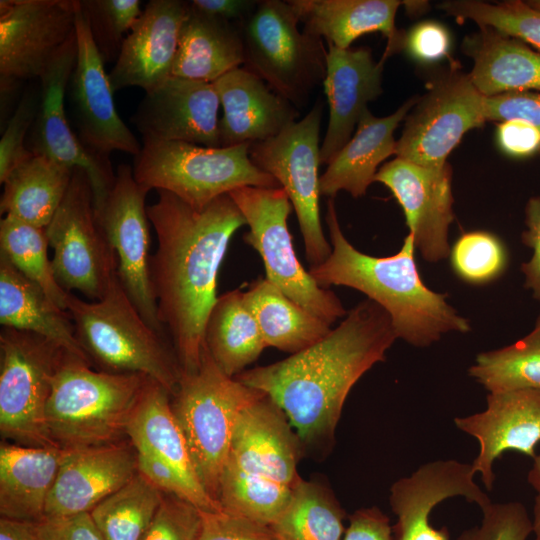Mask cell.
<instances>
[{
	"label": "cell",
	"instance_id": "cell-41",
	"mask_svg": "<svg viewBox=\"0 0 540 540\" xmlns=\"http://www.w3.org/2000/svg\"><path fill=\"white\" fill-rule=\"evenodd\" d=\"M457 20L489 26L540 50V10L527 2L512 0L491 4L477 0H453L438 6Z\"/></svg>",
	"mask_w": 540,
	"mask_h": 540
},
{
	"label": "cell",
	"instance_id": "cell-53",
	"mask_svg": "<svg viewBox=\"0 0 540 540\" xmlns=\"http://www.w3.org/2000/svg\"><path fill=\"white\" fill-rule=\"evenodd\" d=\"M496 140L500 149L511 157L525 158L540 153V133L519 120L500 122Z\"/></svg>",
	"mask_w": 540,
	"mask_h": 540
},
{
	"label": "cell",
	"instance_id": "cell-1",
	"mask_svg": "<svg viewBox=\"0 0 540 540\" xmlns=\"http://www.w3.org/2000/svg\"><path fill=\"white\" fill-rule=\"evenodd\" d=\"M158 194L147 206L158 241L149 259L150 280L181 373H192L205 350V324L218 298L219 269L232 236L246 221L229 194L202 208L167 191Z\"/></svg>",
	"mask_w": 540,
	"mask_h": 540
},
{
	"label": "cell",
	"instance_id": "cell-6",
	"mask_svg": "<svg viewBox=\"0 0 540 540\" xmlns=\"http://www.w3.org/2000/svg\"><path fill=\"white\" fill-rule=\"evenodd\" d=\"M261 394L226 375L206 347L200 367L192 373H181L172 395V410L185 437L196 475L216 502L238 417Z\"/></svg>",
	"mask_w": 540,
	"mask_h": 540
},
{
	"label": "cell",
	"instance_id": "cell-34",
	"mask_svg": "<svg viewBox=\"0 0 540 540\" xmlns=\"http://www.w3.org/2000/svg\"><path fill=\"white\" fill-rule=\"evenodd\" d=\"M74 169L33 153L4 181L0 212L45 229L64 199Z\"/></svg>",
	"mask_w": 540,
	"mask_h": 540
},
{
	"label": "cell",
	"instance_id": "cell-36",
	"mask_svg": "<svg viewBox=\"0 0 540 540\" xmlns=\"http://www.w3.org/2000/svg\"><path fill=\"white\" fill-rule=\"evenodd\" d=\"M204 344L217 366L232 378L267 347L243 291L235 289L218 296L205 324Z\"/></svg>",
	"mask_w": 540,
	"mask_h": 540
},
{
	"label": "cell",
	"instance_id": "cell-27",
	"mask_svg": "<svg viewBox=\"0 0 540 540\" xmlns=\"http://www.w3.org/2000/svg\"><path fill=\"white\" fill-rule=\"evenodd\" d=\"M418 96L404 102L394 113L385 117L374 116L366 108L357 123L351 139L327 165L320 176L321 196L334 198L346 191L353 198L366 194L374 182L378 166L389 156L395 155L394 131L414 106Z\"/></svg>",
	"mask_w": 540,
	"mask_h": 540
},
{
	"label": "cell",
	"instance_id": "cell-17",
	"mask_svg": "<svg viewBox=\"0 0 540 540\" xmlns=\"http://www.w3.org/2000/svg\"><path fill=\"white\" fill-rule=\"evenodd\" d=\"M302 447L285 413L262 393L240 413L221 475L293 488Z\"/></svg>",
	"mask_w": 540,
	"mask_h": 540
},
{
	"label": "cell",
	"instance_id": "cell-9",
	"mask_svg": "<svg viewBox=\"0 0 540 540\" xmlns=\"http://www.w3.org/2000/svg\"><path fill=\"white\" fill-rule=\"evenodd\" d=\"M249 231L243 240L260 255L266 277L290 299L332 325L347 314L330 289L320 287L297 258L288 217L292 204L282 188L244 186L229 193Z\"/></svg>",
	"mask_w": 540,
	"mask_h": 540
},
{
	"label": "cell",
	"instance_id": "cell-2",
	"mask_svg": "<svg viewBox=\"0 0 540 540\" xmlns=\"http://www.w3.org/2000/svg\"><path fill=\"white\" fill-rule=\"evenodd\" d=\"M397 339L388 313L365 299L310 347L235 378L272 399L302 444L331 441L345 400L356 382L385 359Z\"/></svg>",
	"mask_w": 540,
	"mask_h": 540
},
{
	"label": "cell",
	"instance_id": "cell-11",
	"mask_svg": "<svg viewBox=\"0 0 540 540\" xmlns=\"http://www.w3.org/2000/svg\"><path fill=\"white\" fill-rule=\"evenodd\" d=\"M324 103L320 97L299 121L279 135L251 143L249 157L270 174L287 194L297 216L305 254L311 266L331 254L320 217V128Z\"/></svg>",
	"mask_w": 540,
	"mask_h": 540
},
{
	"label": "cell",
	"instance_id": "cell-54",
	"mask_svg": "<svg viewBox=\"0 0 540 540\" xmlns=\"http://www.w3.org/2000/svg\"><path fill=\"white\" fill-rule=\"evenodd\" d=\"M344 540H393L388 516L376 506L356 510L349 516Z\"/></svg>",
	"mask_w": 540,
	"mask_h": 540
},
{
	"label": "cell",
	"instance_id": "cell-23",
	"mask_svg": "<svg viewBox=\"0 0 540 540\" xmlns=\"http://www.w3.org/2000/svg\"><path fill=\"white\" fill-rule=\"evenodd\" d=\"M455 425L479 443V453L471 463L480 472L484 486L491 490L495 480L493 463L508 450L536 456L540 442V389L489 393L484 411L456 417Z\"/></svg>",
	"mask_w": 540,
	"mask_h": 540
},
{
	"label": "cell",
	"instance_id": "cell-25",
	"mask_svg": "<svg viewBox=\"0 0 540 540\" xmlns=\"http://www.w3.org/2000/svg\"><path fill=\"white\" fill-rule=\"evenodd\" d=\"M323 81L329 121L320 146V163L328 165L351 139L362 112L382 93L385 59L375 62L368 47L340 49L327 44Z\"/></svg>",
	"mask_w": 540,
	"mask_h": 540
},
{
	"label": "cell",
	"instance_id": "cell-45",
	"mask_svg": "<svg viewBox=\"0 0 540 540\" xmlns=\"http://www.w3.org/2000/svg\"><path fill=\"white\" fill-rule=\"evenodd\" d=\"M201 524V509L167 494L141 540H197Z\"/></svg>",
	"mask_w": 540,
	"mask_h": 540
},
{
	"label": "cell",
	"instance_id": "cell-8",
	"mask_svg": "<svg viewBox=\"0 0 540 540\" xmlns=\"http://www.w3.org/2000/svg\"><path fill=\"white\" fill-rule=\"evenodd\" d=\"M290 1L259 0L241 28L245 69L297 109L307 105L326 76L323 41L298 28Z\"/></svg>",
	"mask_w": 540,
	"mask_h": 540
},
{
	"label": "cell",
	"instance_id": "cell-4",
	"mask_svg": "<svg viewBox=\"0 0 540 540\" xmlns=\"http://www.w3.org/2000/svg\"><path fill=\"white\" fill-rule=\"evenodd\" d=\"M68 352L52 382L45 422L52 443L73 450L119 442L148 377L90 368Z\"/></svg>",
	"mask_w": 540,
	"mask_h": 540
},
{
	"label": "cell",
	"instance_id": "cell-43",
	"mask_svg": "<svg viewBox=\"0 0 540 540\" xmlns=\"http://www.w3.org/2000/svg\"><path fill=\"white\" fill-rule=\"evenodd\" d=\"M139 0H80L104 64L117 59L124 36L141 16Z\"/></svg>",
	"mask_w": 540,
	"mask_h": 540
},
{
	"label": "cell",
	"instance_id": "cell-20",
	"mask_svg": "<svg viewBox=\"0 0 540 540\" xmlns=\"http://www.w3.org/2000/svg\"><path fill=\"white\" fill-rule=\"evenodd\" d=\"M471 464L456 460H437L420 466L410 476L395 481L389 503L396 522L393 540H450L446 526L430 523L433 508L445 499L462 496L481 510L492 502L474 481Z\"/></svg>",
	"mask_w": 540,
	"mask_h": 540
},
{
	"label": "cell",
	"instance_id": "cell-37",
	"mask_svg": "<svg viewBox=\"0 0 540 540\" xmlns=\"http://www.w3.org/2000/svg\"><path fill=\"white\" fill-rule=\"evenodd\" d=\"M344 519L345 511L329 488L300 478L270 526L280 540H341Z\"/></svg>",
	"mask_w": 540,
	"mask_h": 540
},
{
	"label": "cell",
	"instance_id": "cell-16",
	"mask_svg": "<svg viewBox=\"0 0 540 540\" xmlns=\"http://www.w3.org/2000/svg\"><path fill=\"white\" fill-rule=\"evenodd\" d=\"M76 59L75 33L39 78V108L30 150L68 167L83 169L89 177L95 208L99 212L113 187L115 174L110 160L86 149L67 121L65 95Z\"/></svg>",
	"mask_w": 540,
	"mask_h": 540
},
{
	"label": "cell",
	"instance_id": "cell-38",
	"mask_svg": "<svg viewBox=\"0 0 540 540\" xmlns=\"http://www.w3.org/2000/svg\"><path fill=\"white\" fill-rule=\"evenodd\" d=\"M164 496L137 472L89 513L104 540H141Z\"/></svg>",
	"mask_w": 540,
	"mask_h": 540
},
{
	"label": "cell",
	"instance_id": "cell-10",
	"mask_svg": "<svg viewBox=\"0 0 540 540\" xmlns=\"http://www.w3.org/2000/svg\"><path fill=\"white\" fill-rule=\"evenodd\" d=\"M58 284L90 301L104 297L117 275L118 261L100 223L87 173L75 168L69 188L45 228Z\"/></svg>",
	"mask_w": 540,
	"mask_h": 540
},
{
	"label": "cell",
	"instance_id": "cell-3",
	"mask_svg": "<svg viewBox=\"0 0 540 540\" xmlns=\"http://www.w3.org/2000/svg\"><path fill=\"white\" fill-rule=\"evenodd\" d=\"M326 224L331 254L309 273L322 288L346 286L364 293L390 316L397 338L417 347L428 346L449 332L465 333L468 321L446 301V294L429 289L414 258L411 234L391 256L376 257L357 250L343 234L332 198Z\"/></svg>",
	"mask_w": 540,
	"mask_h": 540
},
{
	"label": "cell",
	"instance_id": "cell-39",
	"mask_svg": "<svg viewBox=\"0 0 540 540\" xmlns=\"http://www.w3.org/2000/svg\"><path fill=\"white\" fill-rule=\"evenodd\" d=\"M469 375L489 393L540 389V315L534 329L516 343L480 353Z\"/></svg>",
	"mask_w": 540,
	"mask_h": 540
},
{
	"label": "cell",
	"instance_id": "cell-42",
	"mask_svg": "<svg viewBox=\"0 0 540 540\" xmlns=\"http://www.w3.org/2000/svg\"><path fill=\"white\" fill-rule=\"evenodd\" d=\"M454 272L471 284H485L500 277L508 264V252L496 235L487 231L462 234L450 250Z\"/></svg>",
	"mask_w": 540,
	"mask_h": 540
},
{
	"label": "cell",
	"instance_id": "cell-35",
	"mask_svg": "<svg viewBox=\"0 0 540 540\" xmlns=\"http://www.w3.org/2000/svg\"><path fill=\"white\" fill-rule=\"evenodd\" d=\"M267 347L295 354L320 341L331 325L290 299L267 278H258L243 291Z\"/></svg>",
	"mask_w": 540,
	"mask_h": 540
},
{
	"label": "cell",
	"instance_id": "cell-44",
	"mask_svg": "<svg viewBox=\"0 0 540 540\" xmlns=\"http://www.w3.org/2000/svg\"><path fill=\"white\" fill-rule=\"evenodd\" d=\"M480 526L463 531L457 540H526L532 519L520 502L491 503L482 510Z\"/></svg>",
	"mask_w": 540,
	"mask_h": 540
},
{
	"label": "cell",
	"instance_id": "cell-29",
	"mask_svg": "<svg viewBox=\"0 0 540 540\" xmlns=\"http://www.w3.org/2000/svg\"><path fill=\"white\" fill-rule=\"evenodd\" d=\"M66 449L4 442L0 446L1 517L39 522Z\"/></svg>",
	"mask_w": 540,
	"mask_h": 540
},
{
	"label": "cell",
	"instance_id": "cell-15",
	"mask_svg": "<svg viewBox=\"0 0 540 540\" xmlns=\"http://www.w3.org/2000/svg\"><path fill=\"white\" fill-rule=\"evenodd\" d=\"M150 190L139 184L129 165L117 168L113 187L97 213L116 253L120 283L143 319L157 332L166 329L158 317L149 259V218L145 199Z\"/></svg>",
	"mask_w": 540,
	"mask_h": 540
},
{
	"label": "cell",
	"instance_id": "cell-24",
	"mask_svg": "<svg viewBox=\"0 0 540 540\" xmlns=\"http://www.w3.org/2000/svg\"><path fill=\"white\" fill-rule=\"evenodd\" d=\"M138 472L133 445L115 442L67 450L48 496L44 518L90 512Z\"/></svg>",
	"mask_w": 540,
	"mask_h": 540
},
{
	"label": "cell",
	"instance_id": "cell-19",
	"mask_svg": "<svg viewBox=\"0 0 540 540\" xmlns=\"http://www.w3.org/2000/svg\"><path fill=\"white\" fill-rule=\"evenodd\" d=\"M374 181L385 185L401 205L422 257L428 262L445 259L454 219L450 164L426 167L396 157L378 169Z\"/></svg>",
	"mask_w": 540,
	"mask_h": 540
},
{
	"label": "cell",
	"instance_id": "cell-33",
	"mask_svg": "<svg viewBox=\"0 0 540 540\" xmlns=\"http://www.w3.org/2000/svg\"><path fill=\"white\" fill-rule=\"evenodd\" d=\"M243 63L240 25L199 13L189 4L172 76L213 83Z\"/></svg>",
	"mask_w": 540,
	"mask_h": 540
},
{
	"label": "cell",
	"instance_id": "cell-46",
	"mask_svg": "<svg viewBox=\"0 0 540 540\" xmlns=\"http://www.w3.org/2000/svg\"><path fill=\"white\" fill-rule=\"evenodd\" d=\"M38 108L39 99L35 98L33 93L26 92L4 129L0 140L1 184L34 153L26 147L25 139L30 126L35 122Z\"/></svg>",
	"mask_w": 540,
	"mask_h": 540
},
{
	"label": "cell",
	"instance_id": "cell-50",
	"mask_svg": "<svg viewBox=\"0 0 540 540\" xmlns=\"http://www.w3.org/2000/svg\"><path fill=\"white\" fill-rule=\"evenodd\" d=\"M137 452L138 472L163 493L186 500L202 511H208L203 500L168 464L147 452Z\"/></svg>",
	"mask_w": 540,
	"mask_h": 540
},
{
	"label": "cell",
	"instance_id": "cell-14",
	"mask_svg": "<svg viewBox=\"0 0 540 540\" xmlns=\"http://www.w3.org/2000/svg\"><path fill=\"white\" fill-rule=\"evenodd\" d=\"M77 0L0 1L1 100L22 81L40 78L75 34Z\"/></svg>",
	"mask_w": 540,
	"mask_h": 540
},
{
	"label": "cell",
	"instance_id": "cell-47",
	"mask_svg": "<svg viewBox=\"0 0 540 540\" xmlns=\"http://www.w3.org/2000/svg\"><path fill=\"white\" fill-rule=\"evenodd\" d=\"M197 540H280L271 526L223 510L202 511Z\"/></svg>",
	"mask_w": 540,
	"mask_h": 540
},
{
	"label": "cell",
	"instance_id": "cell-58",
	"mask_svg": "<svg viewBox=\"0 0 540 540\" xmlns=\"http://www.w3.org/2000/svg\"><path fill=\"white\" fill-rule=\"evenodd\" d=\"M532 523L535 540H540V494L535 497Z\"/></svg>",
	"mask_w": 540,
	"mask_h": 540
},
{
	"label": "cell",
	"instance_id": "cell-40",
	"mask_svg": "<svg viewBox=\"0 0 540 540\" xmlns=\"http://www.w3.org/2000/svg\"><path fill=\"white\" fill-rule=\"evenodd\" d=\"M48 247L44 228L12 216L1 219L0 254L24 276L38 284L58 306L67 310L69 293L55 278Z\"/></svg>",
	"mask_w": 540,
	"mask_h": 540
},
{
	"label": "cell",
	"instance_id": "cell-59",
	"mask_svg": "<svg viewBox=\"0 0 540 540\" xmlns=\"http://www.w3.org/2000/svg\"><path fill=\"white\" fill-rule=\"evenodd\" d=\"M527 3L536 8V9H539L540 10V0H532V1H527Z\"/></svg>",
	"mask_w": 540,
	"mask_h": 540
},
{
	"label": "cell",
	"instance_id": "cell-56",
	"mask_svg": "<svg viewBox=\"0 0 540 540\" xmlns=\"http://www.w3.org/2000/svg\"><path fill=\"white\" fill-rule=\"evenodd\" d=\"M0 540H43L36 522H24L1 517Z\"/></svg>",
	"mask_w": 540,
	"mask_h": 540
},
{
	"label": "cell",
	"instance_id": "cell-7",
	"mask_svg": "<svg viewBox=\"0 0 540 540\" xmlns=\"http://www.w3.org/2000/svg\"><path fill=\"white\" fill-rule=\"evenodd\" d=\"M250 145L212 148L143 140L134 157L133 174L149 190L167 191L196 208L244 186L281 188L270 174L253 164Z\"/></svg>",
	"mask_w": 540,
	"mask_h": 540
},
{
	"label": "cell",
	"instance_id": "cell-26",
	"mask_svg": "<svg viewBox=\"0 0 540 540\" xmlns=\"http://www.w3.org/2000/svg\"><path fill=\"white\" fill-rule=\"evenodd\" d=\"M223 115L219 119L220 147L265 141L296 122L299 110L244 67L213 82Z\"/></svg>",
	"mask_w": 540,
	"mask_h": 540
},
{
	"label": "cell",
	"instance_id": "cell-48",
	"mask_svg": "<svg viewBox=\"0 0 540 540\" xmlns=\"http://www.w3.org/2000/svg\"><path fill=\"white\" fill-rule=\"evenodd\" d=\"M486 121L519 120L540 133V91L508 92L484 98Z\"/></svg>",
	"mask_w": 540,
	"mask_h": 540
},
{
	"label": "cell",
	"instance_id": "cell-22",
	"mask_svg": "<svg viewBox=\"0 0 540 540\" xmlns=\"http://www.w3.org/2000/svg\"><path fill=\"white\" fill-rule=\"evenodd\" d=\"M189 1L151 0L127 34L108 74L113 93L140 87L146 93L172 76Z\"/></svg>",
	"mask_w": 540,
	"mask_h": 540
},
{
	"label": "cell",
	"instance_id": "cell-57",
	"mask_svg": "<svg viewBox=\"0 0 540 540\" xmlns=\"http://www.w3.org/2000/svg\"><path fill=\"white\" fill-rule=\"evenodd\" d=\"M527 480L529 484L540 494V454L534 458V463L530 469Z\"/></svg>",
	"mask_w": 540,
	"mask_h": 540
},
{
	"label": "cell",
	"instance_id": "cell-18",
	"mask_svg": "<svg viewBox=\"0 0 540 540\" xmlns=\"http://www.w3.org/2000/svg\"><path fill=\"white\" fill-rule=\"evenodd\" d=\"M77 59L71 76V100L78 139L95 155L109 159L113 151L134 157L140 152L137 138L120 118L108 74L87 19L76 3Z\"/></svg>",
	"mask_w": 540,
	"mask_h": 540
},
{
	"label": "cell",
	"instance_id": "cell-49",
	"mask_svg": "<svg viewBox=\"0 0 540 540\" xmlns=\"http://www.w3.org/2000/svg\"><path fill=\"white\" fill-rule=\"evenodd\" d=\"M451 46L448 30L436 21H423L412 27L403 38L402 49L417 61L432 63L446 57Z\"/></svg>",
	"mask_w": 540,
	"mask_h": 540
},
{
	"label": "cell",
	"instance_id": "cell-21",
	"mask_svg": "<svg viewBox=\"0 0 540 540\" xmlns=\"http://www.w3.org/2000/svg\"><path fill=\"white\" fill-rule=\"evenodd\" d=\"M219 107L213 83L171 76L146 93L131 121L143 140L218 148Z\"/></svg>",
	"mask_w": 540,
	"mask_h": 540
},
{
	"label": "cell",
	"instance_id": "cell-31",
	"mask_svg": "<svg viewBox=\"0 0 540 540\" xmlns=\"http://www.w3.org/2000/svg\"><path fill=\"white\" fill-rule=\"evenodd\" d=\"M479 27L461 46L473 60L469 75L476 89L486 97L540 91V52L492 27Z\"/></svg>",
	"mask_w": 540,
	"mask_h": 540
},
{
	"label": "cell",
	"instance_id": "cell-13",
	"mask_svg": "<svg viewBox=\"0 0 540 540\" xmlns=\"http://www.w3.org/2000/svg\"><path fill=\"white\" fill-rule=\"evenodd\" d=\"M484 98L469 73L453 64L418 96L405 117L395 155L421 166L445 165L464 134L485 123Z\"/></svg>",
	"mask_w": 540,
	"mask_h": 540
},
{
	"label": "cell",
	"instance_id": "cell-5",
	"mask_svg": "<svg viewBox=\"0 0 540 540\" xmlns=\"http://www.w3.org/2000/svg\"><path fill=\"white\" fill-rule=\"evenodd\" d=\"M67 310L90 363L95 361L101 371L144 375L174 394L181 377L176 352L143 319L118 275L100 300L84 301L69 293Z\"/></svg>",
	"mask_w": 540,
	"mask_h": 540
},
{
	"label": "cell",
	"instance_id": "cell-12",
	"mask_svg": "<svg viewBox=\"0 0 540 540\" xmlns=\"http://www.w3.org/2000/svg\"><path fill=\"white\" fill-rule=\"evenodd\" d=\"M66 352L39 335L2 327L0 432L3 438L26 446H55L47 433L45 412L56 369Z\"/></svg>",
	"mask_w": 540,
	"mask_h": 540
},
{
	"label": "cell",
	"instance_id": "cell-55",
	"mask_svg": "<svg viewBox=\"0 0 540 540\" xmlns=\"http://www.w3.org/2000/svg\"><path fill=\"white\" fill-rule=\"evenodd\" d=\"M256 0H192L190 7L204 15L240 24L255 9Z\"/></svg>",
	"mask_w": 540,
	"mask_h": 540
},
{
	"label": "cell",
	"instance_id": "cell-30",
	"mask_svg": "<svg viewBox=\"0 0 540 540\" xmlns=\"http://www.w3.org/2000/svg\"><path fill=\"white\" fill-rule=\"evenodd\" d=\"M170 397L163 386L148 379L129 419L126 435L136 451L147 452L171 466L203 500L208 511H219V504L204 490L196 475Z\"/></svg>",
	"mask_w": 540,
	"mask_h": 540
},
{
	"label": "cell",
	"instance_id": "cell-52",
	"mask_svg": "<svg viewBox=\"0 0 540 540\" xmlns=\"http://www.w3.org/2000/svg\"><path fill=\"white\" fill-rule=\"evenodd\" d=\"M43 540H104L89 512L36 522Z\"/></svg>",
	"mask_w": 540,
	"mask_h": 540
},
{
	"label": "cell",
	"instance_id": "cell-51",
	"mask_svg": "<svg viewBox=\"0 0 540 540\" xmlns=\"http://www.w3.org/2000/svg\"><path fill=\"white\" fill-rule=\"evenodd\" d=\"M525 225L521 240L533 254L528 262L521 265V271L525 276L524 286L540 303V194L531 197L526 204Z\"/></svg>",
	"mask_w": 540,
	"mask_h": 540
},
{
	"label": "cell",
	"instance_id": "cell-28",
	"mask_svg": "<svg viewBox=\"0 0 540 540\" xmlns=\"http://www.w3.org/2000/svg\"><path fill=\"white\" fill-rule=\"evenodd\" d=\"M303 31L348 49L359 37L380 32L387 38L383 59L402 50L404 34L395 27L399 0H289Z\"/></svg>",
	"mask_w": 540,
	"mask_h": 540
},
{
	"label": "cell",
	"instance_id": "cell-32",
	"mask_svg": "<svg viewBox=\"0 0 540 540\" xmlns=\"http://www.w3.org/2000/svg\"><path fill=\"white\" fill-rule=\"evenodd\" d=\"M0 323L2 327L46 338L90 363L68 310L58 306L35 282L0 254Z\"/></svg>",
	"mask_w": 540,
	"mask_h": 540
}]
</instances>
